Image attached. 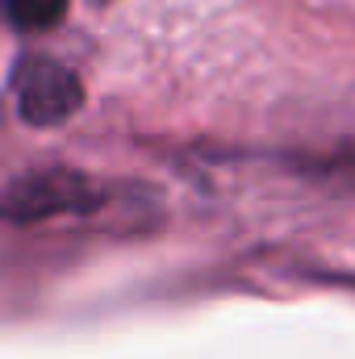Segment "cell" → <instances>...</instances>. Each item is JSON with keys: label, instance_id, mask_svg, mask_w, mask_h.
I'll use <instances>...</instances> for the list:
<instances>
[{"label": "cell", "instance_id": "cell-1", "mask_svg": "<svg viewBox=\"0 0 355 359\" xmlns=\"http://www.w3.org/2000/svg\"><path fill=\"white\" fill-rule=\"evenodd\" d=\"M13 92H17V113L29 126H59L84 104L80 76L55 59H42V55L21 59V67L13 76Z\"/></svg>", "mask_w": 355, "mask_h": 359}, {"label": "cell", "instance_id": "cell-2", "mask_svg": "<svg viewBox=\"0 0 355 359\" xmlns=\"http://www.w3.org/2000/svg\"><path fill=\"white\" fill-rule=\"evenodd\" d=\"M96 205V192L88 180L67 168H46V172H29V176L13 180L4 192V213L13 222H34V217H51V213H67V209H88Z\"/></svg>", "mask_w": 355, "mask_h": 359}, {"label": "cell", "instance_id": "cell-3", "mask_svg": "<svg viewBox=\"0 0 355 359\" xmlns=\"http://www.w3.org/2000/svg\"><path fill=\"white\" fill-rule=\"evenodd\" d=\"M4 13L17 29H51L63 21L67 0H4Z\"/></svg>", "mask_w": 355, "mask_h": 359}]
</instances>
